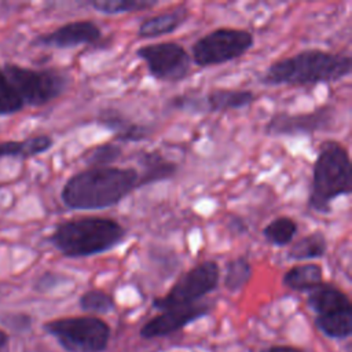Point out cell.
<instances>
[{"label":"cell","mask_w":352,"mask_h":352,"mask_svg":"<svg viewBox=\"0 0 352 352\" xmlns=\"http://www.w3.org/2000/svg\"><path fill=\"white\" fill-rule=\"evenodd\" d=\"M252 276H253V267L249 258L246 256H236L228 260L226 264L223 285L228 292L236 293L248 285Z\"/></svg>","instance_id":"603a6c76"},{"label":"cell","mask_w":352,"mask_h":352,"mask_svg":"<svg viewBox=\"0 0 352 352\" xmlns=\"http://www.w3.org/2000/svg\"><path fill=\"white\" fill-rule=\"evenodd\" d=\"M228 228H230V231H232V232L245 234V232L248 231V224L245 223L243 219L232 216V217L228 220Z\"/></svg>","instance_id":"f546056e"},{"label":"cell","mask_w":352,"mask_h":352,"mask_svg":"<svg viewBox=\"0 0 352 352\" xmlns=\"http://www.w3.org/2000/svg\"><path fill=\"white\" fill-rule=\"evenodd\" d=\"M124 154V148L114 140L99 143L84 153V161L89 166H111Z\"/></svg>","instance_id":"d4e9b609"},{"label":"cell","mask_w":352,"mask_h":352,"mask_svg":"<svg viewBox=\"0 0 352 352\" xmlns=\"http://www.w3.org/2000/svg\"><path fill=\"white\" fill-rule=\"evenodd\" d=\"M135 54L157 81L176 84L184 81L191 73V55L180 43L160 41L144 44Z\"/></svg>","instance_id":"9c48e42d"},{"label":"cell","mask_w":352,"mask_h":352,"mask_svg":"<svg viewBox=\"0 0 352 352\" xmlns=\"http://www.w3.org/2000/svg\"><path fill=\"white\" fill-rule=\"evenodd\" d=\"M168 107L177 111H184L188 114H206L204 94H180L172 96L168 102Z\"/></svg>","instance_id":"83f0119b"},{"label":"cell","mask_w":352,"mask_h":352,"mask_svg":"<svg viewBox=\"0 0 352 352\" xmlns=\"http://www.w3.org/2000/svg\"><path fill=\"white\" fill-rule=\"evenodd\" d=\"M80 308L92 314H109L116 308V300L111 294L100 289H89L80 296Z\"/></svg>","instance_id":"484cf974"},{"label":"cell","mask_w":352,"mask_h":352,"mask_svg":"<svg viewBox=\"0 0 352 352\" xmlns=\"http://www.w3.org/2000/svg\"><path fill=\"white\" fill-rule=\"evenodd\" d=\"M298 232V223L290 216H278L265 224L261 230V234L267 243L285 248L289 246Z\"/></svg>","instance_id":"44dd1931"},{"label":"cell","mask_w":352,"mask_h":352,"mask_svg":"<svg viewBox=\"0 0 352 352\" xmlns=\"http://www.w3.org/2000/svg\"><path fill=\"white\" fill-rule=\"evenodd\" d=\"M268 352H301V351H300V349H297V348H293V346L276 345V346H272Z\"/></svg>","instance_id":"4dcf8cb0"},{"label":"cell","mask_w":352,"mask_h":352,"mask_svg":"<svg viewBox=\"0 0 352 352\" xmlns=\"http://www.w3.org/2000/svg\"><path fill=\"white\" fill-rule=\"evenodd\" d=\"M337 122V110L331 104H322L311 111H275L264 125L268 136H314L329 132Z\"/></svg>","instance_id":"30bf717a"},{"label":"cell","mask_w":352,"mask_h":352,"mask_svg":"<svg viewBox=\"0 0 352 352\" xmlns=\"http://www.w3.org/2000/svg\"><path fill=\"white\" fill-rule=\"evenodd\" d=\"M44 329L69 352H102L110 340L109 324L98 316L60 318Z\"/></svg>","instance_id":"52a82bcc"},{"label":"cell","mask_w":352,"mask_h":352,"mask_svg":"<svg viewBox=\"0 0 352 352\" xmlns=\"http://www.w3.org/2000/svg\"><path fill=\"white\" fill-rule=\"evenodd\" d=\"M25 107L19 95L7 80L3 67L0 66V116L14 114Z\"/></svg>","instance_id":"4316f807"},{"label":"cell","mask_w":352,"mask_h":352,"mask_svg":"<svg viewBox=\"0 0 352 352\" xmlns=\"http://www.w3.org/2000/svg\"><path fill=\"white\" fill-rule=\"evenodd\" d=\"M102 40L103 32L96 22L91 19H78L37 36L32 44L36 47L67 50L81 45H95Z\"/></svg>","instance_id":"8fae6325"},{"label":"cell","mask_w":352,"mask_h":352,"mask_svg":"<svg viewBox=\"0 0 352 352\" xmlns=\"http://www.w3.org/2000/svg\"><path fill=\"white\" fill-rule=\"evenodd\" d=\"M6 342H7V337H6V334L0 330V349L4 346Z\"/></svg>","instance_id":"1f68e13d"},{"label":"cell","mask_w":352,"mask_h":352,"mask_svg":"<svg viewBox=\"0 0 352 352\" xmlns=\"http://www.w3.org/2000/svg\"><path fill=\"white\" fill-rule=\"evenodd\" d=\"M327 250L329 242L326 235L316 230L298 238L297 241H293L286 252V258L292 261H309L322 258Z\"/></svg>","instance_id":"ffe728a7"},{"label":"cell","mask_w":352,"mask_h":352,"mask_svg":"<svg viewBox=\"0 0 352 352\" xmlns=\"http://www.w3.org/2000/svg\"><path fill=\"white\" fill-rule=\"evenodd\" d=\"M126 228L111 217L84 216L60 221L48 241L65 257H92L120 246L126 238Z\"/></svg>","instance_id":"3957f363"},{"label":"cell","mask_w":352,"mask_h":352,"mask_svg":"<svg viewBox=\"0 0 352 352\" xmlns=\"http://www.w3.org/2000/svg\"><path fill=\"white\" fill-rule=\"evenodd\" d=\"M54 146V139L50 135L41 133L26 138L23 140L0 142L1 158H30L48 151Z\"/></svg>","instance_id":"d6986e66"},{"label":"cell","mask_w":352,"mask_h":352,"mask_svg":"<svg viewBox=\"0 0 352 352\" xmlns=\"http://www.w3.org/2000/svg\"><path fill=\"white\" fill-rule=\"evenodd\" d=\"M135 161L139 166L140 188L170 180L179 170L177 162L172 161L157 148L139 150L135 154Z\"/></svg>","instance_id":"5bb4252c"},{"label":"cell","mask_w":352,"mask_h":352,"mask_svg":"<svg viewBox=\"0 0 352 352\" xmlns=\"http://www.w3.org/2000/svg\"><path fill=\"white\" fill-rule=\"evenodd\" d=\"M352 72L349 55L320 48L302 50L268 65L260 82L267 87H307L344 80Z\"/></svg>","instance_id":"7a4b0ae2"},{"label":"cell","mask_w":352,"mask_h":352,"mask_svg":"<svg viewBox=\"0 0 352 352\" xmlns=\"http://www.w3.org/2000/svg\"><path fill=\"white\" fill-rule=\"evenodd\" d=\"M139 188L135 166H89L66 180L60 199L72 210H102L118 205Z\"/></svg>","instance_id":"6da1fadb"},{"label":"cell","mask_w":352,"mask_h":352,"mask_svg":"<svg viewBox=\"0 0 352 352\" xmlns=\"http://www.w3.org/2000/svg\"><path fill=\"white\" fill-rule=\"evenodd\" d=\"M3 72L26 106H44L65 94L70 77L59 69H30L7 63Z\"/></svg>","instance_id":"5b68a950"},{"label":"cell","mask_w":352,"mask_h":352,"mask_svg":"<svg viewBox=\"0 0 352 352\" xmlns=\"http://www.w3.org/2000/svg\"><path fill=\"white\" fill-rule=\"evenodd\" d=\"M352 192V164L348 148L338 140L322 142L312 165V180L307 206L326 214L333 202Z\"/></svg>","instance_id":"277c9868"},{"label":"cell","mask_w":352,"mask_h":352,"mask_svg":"<svg viewBox=\"0 0 352 352\" xmlns=\"http://www.w3.org/2000/svg\"><path fill=\"white\" fill-rule=\"evenodd\" d=\"M190 10L184 6L175 7L172 10L161 11L158 14L144 18L136 30L139 38H157L168 36L180 29L188 19Z\"/></svg>","instance_id":"9a60e30c"},{"label":"cell","mask_w":352,"mask_h":352,"mask_svg":"<svg viewBox=\"0 0 352 352\" xmlns=\"http://www.w3.org/2000/svg\"><path fill=\"white\" fill-rule=\"evenodd\" d=\"M66 280H67V276H65L63 274L47 271V272H44V274L36 280L34 289H36L37 292L45 293V292H50V290L58 287L60 283H65Z\"/></svg>","instance_id":"f1b7e54d"},{"label":"cell","mask_w":352,"mask_h":352,"mask_svg":"<svg viewBox=\"0 0 352 352\" xmlns=\"http://www.w3.org/2000/svg\"><path fill=\"white\" fill-rule=\"evenodd\" d=\"M256 94L250 89L235 88H214L204 94L205 110L208 113H224L239 110L256 102Z\"/></svg>","instance_id":"2e32d148"},{"label":"cell","mask_w":352,"mask_h":352,"mask_svg":"<svg viewBox=\"0 0 352 352\" xmlns=\"http://www.w3.org/2000/svg\"><path fill=\"white\" fill-rule=\"evenodd\" d=\"M285 287L294 292H311L323 283V268L318 263H301L290 267L282 276Z\"/></svg>","instance_id":"ac0fdd59"},{"label":"cell","mask_w":352,"mask_h":352,"mask_svg":"<svg viewBox=\"0 0 352 352\" xmlns=\"http://www.w3.org/2000/svg\"><path fill=\"white\" fill-rule=\"evenodd\" d=\"M307 304L312 311L316 312V315H326L352 308L346 293L337 286L324 282L308 293Z\"/></svg>","instance_id":"e0dca14e"},{"label":"cell","mask_w":352,"mask_h":352,"mask_svg":"<svg viewBox=\"0 0 352 352\" xmlns=\"http://www.w3.org/2000/svg\"><path fill=\"white\" fill-rule=\"evenodd\" d=\"M158 4L155 0H92L88 3L91 8L103 15H120L139 12L154 8Z\"/></svg>","instance_id":"cb8c5ba5"},{"label":"cell","mask_w":352,"mask_h":352,"mask_svg":"<svg viewBox=\"0 0 352 352\" xmlns=\"http://www.w3.org/2000/svg\"><path fill=\"white\" fill-rule=\"evenodd\" d=\"M95 122L113 133L117 143H138L153 135V128L129 118L125 113L116 107H103L99 110Z\"/></svg>","instance_id":"4fadbf2b"},{"label":"cell","mask_w":352,"mask_h":352,"mask_svg":"<svg viewBox=\"0 0 352 352\" xmlns=\"http://www.w3.org/2000/svg\"><path fill=\"white\" fill-rule=\"evenodd\" d=\"M219 282V264L214 260L201 261L180 275L164 296L155 297L153 300V308L165 311L199 302L202 297L217 289Z\"/></svg>","instance_id":"ba28073f"},{"label":"cell","mask_w":352,"mask_h":352,"mask_svg":"<svg viewBox=\"0 0 352 352\" xmlns=\"http://www.w3.org/2000/svg\"><path fill=\"white\" fill-rule=\"evenodd\" d=\"M210 305L206 302H195L183 307H175L161 311L160 315L151 318L140 329V337L157 338L169 336L191 322L204 318L209 314Z\"/></svg>","instance_id":"7c38bea8"},{"label":"cell","mask_w":352,"mask_h":352,"mask_svg":"<svg viewBox=\"0 0 352 352\" xmlns=\"http://www.w3.org/2000/svg\"><path fill=\"white\" fill-rule=\"evenodd\" d=\"M254 45L252 32L241 28H216L191 45V60L198 67H213L242 58Z\"/></svg>","instance_id":"8992f818"},{"label":"cell","mask_w":352,"mask_h":352,"mask_svg":"<svg viewBox=\"0 0 352 352\" xmlns=\"http://www.w3.org/2000/svg\"><path fill=\"white\" fill-rule=\"evenodd\" d=\"M316 327L330 338H346L352 333V308L316 315Z\"/></svg>","instance_id":"7402d4cb"}]
</instances>
